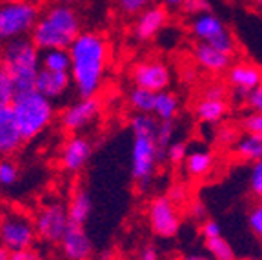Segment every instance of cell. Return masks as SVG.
Here are the masks:
<instances>
[{"label": "cell", "instance_id": "44dd1931", "mask_svg": "<svg viewBox=\"0 0 262 260\" xmlns=\"http://www.w3.org/2000/svg\"><path fill=\"white\" fill-rule=\"evenodd\" d=\"M182 167L189 179L202 180L208 175H211L213 167H215V155L208 147H191L188 151V157H186Z\"/></svg>", "mask_w": 262, "mask_h": 260}, {"label": "cell", "instance_id": "f6af8a7d", "mask_svg": "<svg viewBox=\"0 0 262 260\" xmlns=\"http://www.w3.org/2000/svg\"><path fill=\"white\" fill-rule=\"evenodd\" d=\"M246 2H248L255 11H258L262 15V0H246Z\"/></svg>", "mask_w": 262, "mask_h": 260}, {"label": "cell", "instance_id": "4fadbf2b", "mask_svg": "<svg viewBox=\"0 0 262 260\" xmlns=\"http://www.w3.org/2000/svg\"><path fill=\"white\" fill-rule=\"evenodd\" d=\"M228 90L221 84H211L202 91L195 106V118L204 126H219L228 117Z\"/></svg>", "mask_w": 262, "mask_h": 260}, {"label": "cell", "instance_id": "d590c367", "mask_svg": "<svg viewBox=\"0 0 262 260\" xmlns=\"http://www.w3.org/2000/svg\"><path fill=\"white\" fill-rule=\"evenodd\" d=\"M202 236H204L206 240L209 239H217V236H222V228L221 224L217 222V220L213 219H208L202 222Z\"/></svg>", "mask_w": 262, "mask_h": 260}, {"label": "cell", "instance_id": "277c9868", "mask_svg": "<svg viewBox=\"0 0 262 260\" xmlns=\"http://www.w3.org/2000/svg\"><path fill=\"white\" fill-rule=\"evenodd\" d=\"M2 66L8 71L16 93L35 90L38 73L42 69L40 49L31 38H20L2 46Z\"/></svg>", "mask_w": 262, "mask_h": 260}, {"label": "cell", "instance_id": "f1b7e54d", "mask_svg": "<svg viewBox=\"0 0 262 260\" xmlns=\"http://www.w3.org/2000/svg\"><path fill=\"white\" fill-rule=\"evenodd\" d=\"M151 6H155V0H117V8L126 16H137Z\"/></svg>", "mask_w": 262, "mask_h": 260}, {"label": "cell", "instance_id": "bcb514c9", "mask_svg": "<svg viewBox=\"0 0 262 260\" xmlns=\"http://www.w3.org/2000/svg\"><path fill=\"white\" fill-rule=\"evenodd\" d=\"M49 2H55V4H68V6H75L82 0H49Z\"/></svg>", "mask_w": 262, "mask_h": 260}, {"label": "cell", "instance_id": "e575fe53", "mask_svg": "<svg viewBox=\"0 0 262 260\" xmlns=\"http://www.w3.org/2000/svg\"><path fill=\"white\" fill-rule=\"evenodd\" d=\"M241 127L244 133L251 135H260L262 137V113L257 111H250L248 115H244L241 120Z\"/></svg>", "mask_w": 262, "mask_h": 260}, {"label": "cell", "instance_id": "7bdbcfd3", "mask_svg": "<svg viewBox=\"0 0 262 260\" xmlns=\"http://www.w3.org/2000/svg\"><path fill=\"white\" fill-rule=\"evenodd\" d=\"M139 260H162V258H160L159 251H157L155 248H151V246H147V248H144L142 251H140Z\"/></svg>", "mask_w": 262, "mask_h": 260}, {"label": "cell", "instance_id": "f907efd6", "mask_svg": "<svg viewBox=\"0 0 262 260\" xmlns=\"http://www.w3.org/2000/svg\"><path fill=\"white\" fill-rule=\"evenodd\" d=\"M244 260H257V258H244Z\"/></svg>", "mask_w": 262, "mask_h": 260}, {"label": "cell", "instance_id": "8992f818", "mask_svg": "<svg viewBox=\"0 0 262 260\" xmlns=\"http://www.w3.org/2000/svg\"><path fill=\"white\" fill-rule=\"evenodd\" d=\"M42 8L40 0L0 2V48L13 40L31 37Z\"/></svg>", "mask_w": 262, "mask_h": 260}, {"label": "cell", "instance_id": "681fc988", "mask_svg": "<svg viewBox=\"0 0 262 260\" xmlns=\"http://www.w3.org/2000/svg\"><path fill=\"white\" fill-rule=\"evenodd\" d=\"M0 2H16V0H0Z\"/></svg>", "mask_w": 262, "mask_h": 260}, {"label": "cell", "instance_id": "ffe728a7", "mask_svg": "<svg viewBox=\"0 0 262 260\" xmlns=\"http://www.w3.org/2000/svg\"><path fill=\"white\" fill-rule=\"evenodd\" d=\"M71 88H73V80L70 73H57V71H48V69H40L37 84H35V90L49 100L62 98Z\"/></svg>", "mask_w": 262, "mask_h": 260}, {"label": "cell", "instance_id": "7c38bea8", "mask_svg": "<svg viewBox=\"0 0 262 260\" xmlns=\"http://www.w3.org/2000/svg\"><path fill=\"white\" fill-rule=\"evenodd\" d=\"M100 115H102V98H78L77 102L60 111L58 122H60L62 129L75 135L91 126L95 120H98Z\"/></svg>", "mask_w": 262, "mask_h": 260}, {"label": "cell", "instance_id": "8fae6325", "mask_svg": "<svg viewBox=\"0 0 262 260\" xmlns=\"http://www.w3.org/2000/svg\"><path fill=\"white\" fill-rule=\"evenodd\" d=\"M131 80L133 85L153 93L168 91L171 84V69L160 58H142L131 68Z\"/></svg>", "mask_w": 262, "mask_h": 260}, {"label": "cell", "instance_id": "3957f363", "mask_svg": "<svg viewBox=\"0 0 262 260\" xmlns=\"http://www.w3.org/2000/svg\"><path fill=\"white\" fill-rule=\"evenodd\" d=\"M80 33L82 22L75 6L49 2L42 8L37 26L29 38L40 51L70 49Z\"/></svg>", "mask_w": 262, "mask_h": 260}, {"label": "cell", "instance_id": "7dc6e473", "mask_svg": "<svg viewBox=\"0 0 262 260\" xmlns=\"http://www.w3.org/2000/svg\"><path fill=\"white\" fill-rule=\"evenodd\" d=\"M9 258H11V253H9L6 248L0 246V260H9Z\"/></svg>", "mask_w": 262, "mask_h": 260}, {"label": "cell", "instance_id": "83f0119b", "mask_svg": "<svg viewBox=\"0 0 262 260\" xmlns=\"http://www.w3.org/2000/svg\"><path fill=\"white\" fill-rule=\"evenodd\" d=\"M15 95H16V91H15V88H13L11 78H9L6 68L2 66V49H0V110L11 106Z\"/></svg>", "mask_w": 262, "mask_h": 260}, {"label": "cell", "instance_id": "4316f807", "mask_svg": "<svg viewBox=\"0 0 262 260\" xmlns=\"http://www.w3.org/2000/svg\"><path fill=\"white\" fill-rule=\"evenodd\" d=\"M206 249L213 260H235V251L224 236L206 240Z\"/></svg>", "mask_w": 262, "mask_h": 260}, {"label": "cell", "instance_id": "5b68a950", "mask_svg": "<svg viewBox=\"0 0 262 260\" xmlns=\"http://www.w3.org/2000/svg\"><path fill=\"white\" fill-rule=\"evenodd\" d=\"M11 110L26 142L44 133L55 120L53 100L46 98L37 90L16 93L11 102Z\"/></svg>", "mask_w": 262, "mask_h": 260}, {"label": "cell", "instance_id": "ac0fdd59", "mask_svg": "<svg viewBox=\"0 0 262 260\" xmlns=\"http://www.w3.org/2000/svg\"><path fill=\"white\" fill-rule=\"evenodd\" d=\"M233 58L235 55L226 53L222 49L209 44H195L193 48V60L196 62V66L213 75L226 73L235 62Z\"/></svg>", "mask_w": 262, "mask_h": 260}, {"label": "cell", "instance_id": "ee69618b", "mask_svg": "<svg viewBox=\"0 0 262 260\" xmlns=\"http://www.w3.org/2000/svg\"><path fill=\"white\" fill-rule=\"evenodd\" d=\"M182 260H213L209 255H202V253H191V255L184 256Z\"/></svg>", "mask_w": 262, "mask_h": 260}, {"label": "cell", "instance_id": "f546056e", "mask_svg": "<svg viewBox=\"0 0 262 260\" xmlns=\"http://www.w3.org/2000/svg\"><path fill=\"white\" fill-rule=\"evenodd\" d=\"M18 166L11 159H0V186L9 187L18 180Z\"/></svg>", "mask_w": 262, "mask_h": 260}, {"label": "cell", "instance_id": "c3c4849f", "mask_svg": "<svg viewBox=\"0 0 262 260\" xmlns=\"http://www.w3.org/2000/svg\"><path fill=\"white\" fill-rule=\"evenodd\" d=\"M102 260H113V256H111V253H110V251H106V253L102 255Z\"/></svg>", "mask_w": 262, "mask_h": 260}, {"label": "cell", "instance_id": "60d3db41", "mask_svg": "<svg viewBox=\"0 0 262 260\" xmlns=\"http://www.w3.org/2000/svg\"><path fill=\"white\" fill-rule=\"evenodd\" d=\"M9 260H46L44 256L40 255L38 251L35 249H24V251H16V253H11V258Z\"/></svg>", "mask_w": 262, "mask_h": 260}, {"label": "cell", "instance_id": "74e56055", "mask_svg": "<svg viewBox=\"0 0 262 260\" xmlns=\"http://www.w3.org/2000/svg\"><path fill=\"white\" fill-rule=\"evenodd\" d=\"M189 215H191V219L199 220V222H204V220H208V209H206V206L201 200H193L189 204Z\"/></svg>", "mask_w": 262, "mask_h": 260}, {"label": "cell", "instance_id": "52a82bcc", "mask_svg": "<svg viewBox=\"0 0 262 260\" xmlns=\"http://www.w3.org/2000/svg\"><path fill=\"white\" fill-rule=\"evenodd\" d=\"M189 33L196 40V44L215 46V48L231 55H235V51H237V40H235L233 33L229 31L228 24L222 20L217 13L206 11L191 16Z\"/></svg>", "mask_w": 262, "mask_h": 260}, {"label": "cell", "instance_id": "9c48e42d", "mask_svg": "<svg viewBox=\"0 0 262 260\" xmlns=\"http://www.w3.org/2000/svg\"><path fill=\"white\" fill-rule=\"evenodd\" d=\"M33 222H35L37 236L44 240L46 244H60L64 233L71 226L68 206H64L58 200L42 204L38 207V211L35 213Z\"/></svg>", "mask_w": 262, "mask_h": 260}, {"label": "cell", "instance_id": "f35d334b", "mask_svg": "<svg viewBox=\"0 0 262 260\" xmlns=\"http://www.w3.org/2000/svg\"><path fill=\"white\" fill-rule=\"evenodd\" d=\"M168 197L177 204V206H180V204H184L186 199H188V189H186L184 186H180V184H175V186L169 187Z\"/></svg>", "mask_w": 262, "mask_h": 260}, {"label": "cell", "instance_id": "816d5d0a", "mask_svg": "<svg viewBox=\"0 0 262 260\" xmlns=\"http://www.w3.org/2000/svg\"><path fill=\"white\" fill-rule=\"evenodd\" d=\"M0 189H2V186H0Z\"/></svg>", "mask_w": 262, "mask_h": 260}, {"label": "cell", "instance_id": "7402d4cb", "mask_svg": "<svg viewBox=\"0 0 262 260\" xmlns=\"http://www.w3.org/2000/svg\"><path fill=\"white\" fill-rule=\"evenodd\" d=\"M231 151H233L235 159L242 160V162H258V160H262V137L260 135L242 133L231 146Z\"/></svg>", "mask_w": 262, "mask_h": 260}, {"label": "cell", "instance_id": "484cf974", "mask_svg": "<svg viewBox=\"0 0 262 260\" xmlns=\"http://www.w3.org/2000/svg\"><path fill=\"white\" fill-rule=\"evenodd\" d=\"M155 97L157 93L147 91L144 88H137L133 85L127 93V104L135 113L140 115H153V107H155Z\"/></svg>", "mask_w": 262, "mask_h": 260}, {"label": "cell", "instance_id": "4dcf8cb0", "mask_svg": "<svg viewBox=\"0 0 262 260\" xmlns=\"http://www.w3.org/2000/svg\"><path fill=\"white\" fill-rule=\"evenodd\" d=\"M188 151H189V147L186 146V142L175 140L173 144H169V147L166 149V153H164V160H168L171 166H182L186 157H188Z\"/></svg>", "mask_w": 262, "mask_h": 260}, {"label": "cell", "instance_id": "d6a6232c", "mask_svg": "<svg viewBox=\"0 0 262 260\" xmlns=\"http://www.w3.org/2000/svg\"><path fill=\"white\" fill-rule=\"evenodd\" d=\"M248 226L251 233L262 242V200H257L248 211Z\"/></svg>", "mask_w": 262, "mask_h": 260}, {"label": "cell", "instance_id": "d4e9b609", "mask_svg": "<svg viewBox=\"0 0 262 260\" xmlns=\"http://www.w3.org/2000/svg\"><path fill=\"white\" fill-rule=\"evenodd\" d=\"M42 69L57 71V73H70L71 71V57L70 49H48L40 51Z\"/></svg>", "mask_w": 262, "mask_h": 260}, {"label": "cell", "instance_id": "cb8c5ba5", "mask_svg": "<svg viewBox=\"0 0 262 260\" xmlns=\"http://www.w3.org/2000/svg\"><path fill=\"white\" fill-rule=\"evenodd\" d=\"M179 111H180V102L177 98V95H173L171 91H160V93H157L153 117L159 122H175Z\"/></svg>", "mask_w": 262, "mask_h": 260}, {"label": "cell", "instance_id": "5bb4252c", "mask_svg": "<svg viewBox=\"0 0 262 260\" xmlns=\"http://www.w3.org/2000/svg\"><path fill=\"white\" fill-rule=\"evenodd\" d=\"M226 82L235 98L246 100L258 85H262V69L250 60H235L226 71Z\"/></svg>", "mask_w": 262, "mask_h": 260}, {"label": "cell", "instance_id": "ba28073f", "mask_svg": "<svg viewBox=\"0 0 262 260\" xmlns=\"http://www.w3.org/2000/svg\"><path fill=\"white\" fill-rule=\"evenodd\" d=\"M37 239L35 222L26 213L9 211L0 216V246L9 253L31 249Z\"/></svg>", "mask_w": 262, "mask_h": 260}, {"label": "cell", "instance_id": "b9f144b4", "mask_svg": "<svg viewBox=\"0 0 262 260\" xmlns=\"http://www.w3.org/2000/svg\"><path fill=\"white\" fill-rule=\"evenodd\" d=\"M191 0H160V4L166 9H186Z\"/></svg>", "mask_w": 262, "mask_h": 260}, {"label": "cell", "instance_id": "ab89813d", "mask_svg": "<svg viewBox=\"0 0 262 260\" xmlns=\"http://www.w3.org/2000/svg\"><path fill=\"white\" fill-rule=\"evenodd\" d=\"M186 13H189L191 16L199 15V13H206V11H211V8H209V2L208 0H191L188 6H186L184 9Z\"/></svg>", "mask_w": 262, "mask_h": 260}, {"label": "cell", "instance_id": "7a4b0ae2", "mask_svg": "<svg viewBox=\"0 0 262 260\" xmlns=\"http://www.w3.org/2000/svg\"><path fill=\"white\" fill-rule=\"evenodd\" d=\"M159 120L153 115L135 113L131 117L129 126L133 131L131 144V179L140 191L151 187L157 175V167L164 160V153L157 142Z\"/></svg>", "mask_w": 262, "mask_h": 260}, {"label": "cell", "instance_id": "9a60e30c", "mask_svg": "<svg viewBox=\"0 0 262 260\" xmlns=\"http://www.w3.org/2000/svg\"><path fill=\"white\" fill-rule=\"evenodd\" d=\"M169 13L162 4H155L135 16L133 37L139 42H151L168 28Z\"/></svg>", "mask_w": 262, "mask_h": 260}, {"label": "cell", "instance_id": "1f68e13d", "mask_svg": "<svg viewBox=\"0 0 262 260\" xmlns=\"http://www.w3.org/2000/svg\"><path fill=\"white\" fill-rule=\"evenodd\" d=\"M248 187L255 199L262 200V160L251 164L250 175H248Z\"/></svg>", "mask_w": 262, "mask_h": 260}, {"label": "cell", "instance_id": "2e32d148", "mask_svg": "<svg viewBox=\"0 0 262 260\" xmlns=\"http://www.w3.org/2000/svg\"><path fill=\"white\" fill-rule=\"evenodd\" d=\"M91 153H93V144L90 138L82 135H71L62 146L58 162L68 173H78L90 162Z\"/></svg>", "mask_w": 262, "mask_h": 260}, {"label": "cell", "instance_id": "30bf717a", "mask_svg": "<svg viewBox=\"0 0 262 260\" xmlns=\"http://www.w3.org/2000/svg\"><path fill=\"white\" fill-rule=\"evenodd\" d=\"M147 222L151 231L160 239H173L180 231V211L179 206L168 195H159L147 204Z\"/></svg>", "mask_w": 262, "mask_h": 260}, {"label": "cell", "instance_id": "e0dca14e", "mask_svg": "<svg viewBox=\"0 0 262 260\" xmlns=\"http://www.w3.org/2000/svg\"><path fill=\"white\" fill-rule=\"evenodd\" d=\"M60 251L66 260H90L93 255V242L84 226L71 224L60 240Z\"/></svg>", "mask_w": 262, "mask_h": 260}, {"label": "cell", "instance_id": "8d00e7d4", "mask_svg": "<svg viewBox=\"0 0 262 260\" xmlns=\"http://www.w3.org/2000/svg\"><path fill=\"white\" fill-rule=\"evenodd\" d=\"M244 102H246V106L250 107V111L262 113V85H258L253 93L248 95V98H246Z\"/></svg>", "mask_w": 262, "mask_h": 260}, {"label": "cell", "instance_id": "d6986e66", "mask_svg": "<svg viewBox=\"0 0 262 260\" xmlns=\"http://www.w3.org/2000/svg\"><path fill=\"white\" fill-rule=\"evenodd\" d=\"M24 137H22L18 124L15 120L11 106L0 110V159H9L16 151L24 146Z\"/></svg>", "mask_w": 262, "mask_h": 260}, {"label": "cell", "instance_id": "836d02e7", "mask_svg": "<svg viewBox=\"0 0 262 260\" xmlns=\"http://www.w3.org/2000/svg\"><path fill=\"white\" fill-rule=\"evenodd\" d=\"M157 142H159L162 153L169 147V144L175 142V122H160L157 129Z\"/></svg>", "mask_w": 262, "mask_h": 260}, {"label": "cell", "instance_id": "603a6c76", "mask_svg": "<svg viewBox=\"0 0 262 260\" xmlns=\"http://www.w3.org/2000/svg\"><path fill=\"white\" fill-rule=\"evenodd\" d=\"M91 211H93V200L91 195L86 189H77L71 195L70 202H68V215H70V222L77 224V226H84L90 220Z\"/></svg>", "mask_w": 262, "mask_h": 260}, {"label": "cell", "instance_id": "6da1fadb", "mask_svg": "<svg viewBox=\"0 0 262 260\" xmlns=\"http://www.w3.org/2000/svg\"><path fill=\"white\" fill-rule=\"evenodd\" d=\"M71 80L78 98H93L104 90L111 48L102 33L82 31L70 48Z\"/></svg>", "mask_w": 262, "mask_h": 260}]
</instances>
